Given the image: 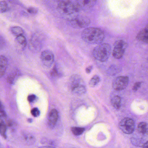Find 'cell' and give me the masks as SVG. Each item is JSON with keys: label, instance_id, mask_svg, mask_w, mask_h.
Masks as SVG:
<instances>
[{"label": "cell", "instance_id": "obj_1", "mask_svg": "<svg viewBox=\"0 0 148 148\" xmlns=\"http://www.w3.org/2000/svg\"><path fill=\"white\" fill-rule=\"evenodd\" d=\"M82 37L87 43L99 44L103 40L105 35L103 31L100 28L90 27L86 28L83 31Z\"/></svg>", "mask_w": 148, "mask_h": 148}, {"label": "cell", "instance_id": "obj_2", "mask_svg": "<svg viewBox=\"0 0 148 148\" xmlns=\"http://www.w3.org/2000/svg\"><path fill=\"white\" fill-rule=\"evenodd\" d=\"M111 51V47L109 44L101 43L94 49L93 56L97 60L101 62H105L108 60Z\"/></svg>", "mask_w": 148, "mask_h": 148}, {"label": "cell", "instance_id": "obj_3", "mask_svg": "<svg viewBox=\"0 0 148 148\" xmlns=\"http://www.w3.org/2000/svg\"><path fill=\"white\" fill-rule=\"evenodd\" d=\"M80 9L76 2L74 3L69 0L61 1L58 4V11L61 14L67 15H70L77 13Z\"/></svg>", "mask_w": 148, "mask_h": 148}, {"label": "cell", "instance_id": "obj_4", "mask_svg": "<svg viewBox=\"0 0 148 148\" xmlns=\"http://www.w3.org/2000/svg\"><path fill=\"white\" fill-rule=\"evenodd\" d=\"M71 91L74 94L82 95L85 93L86 88L82 78L77 75H74L70 78L69 82Z\"/></svg>", "mask_w": 148, "mask_h": 148}, {"label": "cell", "instance_id": "obj_5", "mask_svg": "<svg viewBox=\"0 0 148 148\" xmlns=\"http://www.w3.org/2000/svg\"><path fill=\"white\" fill-rule=\"evenodd\" d=\"M69 23L73 27L77 29L86 28L90 24V20L87 16L78 15L69 19Z\"/></svg>", "mask_w": 148, "mask_h": 148}, {"label": "cell", "instance_id": "obj_6", "mask_svg": "<svg viewBox=\"0 0 148 148\" xmlns=\"http://www.w3.org/2000/svg\"><path fill=\"white\" fill-rule=\"evenodd\" d=\"M127 47V43L122 40H116L114 45L113 56L116 59H121L124 55L125 50Z\"/></svg>", "mask_w": 148, "mask_h": 148}, {"label": "cell", "instance_id": "obj_7", "mask_svg": "<svg viewBox=\"0 0 148 148\" xmlns=\"http://www.w3.org/2000/svg\"><path fill=\"white\" fill-rule=\"evenodd\" d=\"M119 127L124 134H131L135 130V124L134 121L129 117H125L120 122Z\"/></svg>", "mask_w": 148, "mask_h": 148}, {"label": "cell", "instance_id": "obj_8", "mask_svg": "<svg viewBox=\"0 0 148 148\" xmlns=\"http://www.w3.org/2000/svg\"><path fill=\"white\" fill-rule=\"evenodd\" d=\"M129 83V78L126 76L117 77L114 80L112 84L113 88L117 91L123 90L127 87Z\"/></svg>", "mask_w": 148, "mask_h": 148}, {"label": "cell", "instance_id": "obj_9", "mask_svg": "<svg viewBox=\"0 0 148 148\" xmlns=\"http://www.w3.org/2000/svg\"><path fill=\"white\" fill-rule=\"evenodd\" d=\"M41 60L44 66L50 67L54 61V56L53 53L50 50H45L42 53L41 55Z\"/></svg>", "mask_w": 148, "mask_h": 148}, {"label": "cell", "instance_id": "obj_10", "mask_svg": "<svg viewBox=\"0 0 148 148\" xmlns=\"http://www.w3.org/2000/svg\"><path fill=\"white\" fill-rule=\"evenodd\" d=\"M147 137L136 132L131 138V143L136 147H143L147 142Z\"/></svg>", "mask_w": 148, "mask_h": 148}, {"label": "cell", "instance_id": "obj_11", "mask_svg": "<svg viewBox=\"0 0 148 148\" xmlns=\"http://www.w3.org/2000/svg\"><path fill=\"white\" fill-rule=\"evenodd\" d=\"M97 0H76V2L80 9L84 10L92 8L96 3Z\"/></svg>", "mask_w": 148, "mask_h": 148}, {"label": "cell", "instance_id": "obj_12", "mask_svg": "<svg viewBox=\"0 0 148 148\" xmlns=\"http://www.w3.org/2000/svg\"><path fill=\"white\" fill-rule=\"evenodd\" d=\"M39 37L34 36L32 37L29 43V48L30 50L36 52L40 50L41 47V41Z\"/></svg>", "mask_w": 148, "mask_h": 148}, {"label": "cell", "instance_id": "obj_13", "mask_svg": "<svg viewBox=\"0 0 148 148\" xmlns=\"http://www.w3.org/2000/svg\"><path fill=\"white\" fill-rule=\"evenodd\" d=\"M59 118V113L56 109L52 110L48 116V123L51 127H54L56 125Z\"/></svg>", "mask_w": 148, "mask_h": 148}, {"label": "cell", "instance_id": "obj_14", "mask_svg": "<svg viewBox=\"0 0 148 148\" xmlns=\"http://www.w3.org/2000/svg\"><path fill=\"white\" fill-rule=\"evenodd\" d=\"M16 46L20 51L24 50L27 45L26 38L23 35L16 36L15 39Z\"/></svg>", "mask_w": 148, "mask_h": 148}, {"label": "cell", "instance_id": "obj_15", "mask_svg": "<svg viewBox=\"0 0 148 148\" xmlns=\"http://www.w3.org/2000/svg\"><path fill=\"white\" fill-rule=\"evenodd\" d=\"M136 38L139 40L148 44V26L143 28L138 33Z\"/></svg>", "mask_w": 148, "mask_h": 148}, {"label": "cell", "instance_id": "obj_16", "mask_svg": "<svg viewBox=\"0 0 148 148\" xmlns=\"http://www.w3.org/2000/svg\"><path fill=\"white\" fill-rule=\"evenodd\" d=\"M8 66L7 58L3 56H0V77L3 76L5 74Z\"/></svg>", "mask_w": 148, "mask_h": 148}, {"label": "cell", "instance_id": "obj_17", "mask_svg": "<svg viewBox=\"0 0 148 148\" xmlns=\"http://www.w3.org/2000/svg\"><path fill=\"white\" fill-rule=\"evenodd\" d=\"M136 132L143 136H148V123L144 122H142L138 124Z\"/></svg>", "mask_w": 148, "mask_h": 148}, {"label": "cell", "instance_id": "obj_18", "mask_svg": "<svg viewBox=\"0 0 148 148\" xmlns=\"http://www.w3.org/2000/svg\"><path fill=\"white\" fill-rule=\"evenodd\" d=\"M20 74L21 73L18 69L13 70L8 76L7 82L10 84H14L20 75Z\"/></svg>", "mask_w": 148, "mask_h": 148}, {"label": "cell", "instance_id": "obj_19", "mask_svg": "<svg viewBox=\"0 0 148 148\" xmlns=\"http://www.w3.org/2000/svg\"><path fill=\"white\" fill-rule=\"evenodd\" d=\"M111 104L114 108L116 110H119L121 105V99L119 96H114L111 100Z\"/></svg>", "mask_w": 148, "mask_h": 148}, {"label": "cell", "instance_id": "obj_20", "mask_svg": "<svg viewBox=\"0 0 148 148\" xmlns=\"http://www.w3.org/2000/svg\"><path fill=\"white\" fill-rule=\"evenodd\" d=\"M7 126L3 119L1 116L0 115V134L6 138L7 137Z\"/></svg>", "mask_w": 148, "mask_h": 148}, {"label": "cell", "instance_id": "obj_21", "mask_svg": "<svg viewBox=\"0 0 148 148\" xmlns=\"http://www.w3.org/2000/svg\"><path fill=\"white\" fill-rule=\"evenodd\" d=\"M11 32L12 34L16 36L23 34V30L22 28L20 27H14L11 28Z\"/></svg>", "mask_w": 148, "mask_h": 148}, {"label": "cell", "instance_id": "obj_22", "mask_svg": "<svg viewBox=\"0 0 148 148\" xmlns=\"http://www.w3.org/2000/svg\"><path fill=\"white\" fill-rule=\"evenodd\" d=\"M100 80V77L98 75H94L90 81L89 85L90 87H95L99 83Z\"/></svg>", "mask_w": 148, "mask_h": 148}, {"label": "cell", "instance_id": "obj_23", "mask_svg": "<svg viewBox=\"0 0 148 148\" xmlns=\"http://www.w3.org/2000/svg\"><path fill=\"white\" fill-rule=\"evenodd\" d=\"M24 140L26 142L29 144H32L34 143L35 141V138L34 136L31 134H26L24 135Z\"/></svg>", "mask_w": 148, "mask_h": 148}, {"label": "cell", "instance_id": "obj_24", "mask_svg": "<svg viewBox=\"0 0 148 148\" xmlns=\"http://www.w3.org/2000/svg\"><path fill=\"white\" fill-rule=\"evenodd\" d=\"M8 3L5 1H0V13H4L8 10Z\"/></svg>", "mask_w": 148, "mask_h": 148}, {"label": "cell", "instance_id": "obj_25", "mask_svg": "<svg viewBox=\"0 0 148 148\" xmlns=\"http://www.w3.org/2000/svg\"><path fill=\"white\" fill-rule=\"evenodd\" d=\"M84 129L82 127H74L72 128V131L73 134L75 136L81 135L84 132Z\"/></svg>", "mask_w": 148, "mask_h": 148}, {"label": "cell", "instance_id": "obj_26", "mask_svg": "<svg viewBox=\"0 0 148 148\" xmlns=\"http://www.w3.org/2000/svg\"><path fill=\"white\" fill-rule=\"evenodd\" d=\"M119 70L120 69L118 67L115 66H113L110 67L109 69L108 70V74L109 75H114L117 73L119 72Z\"/></svg>", "mask_w": 148, "mask_h": 148}, {"label": "cell", "instance_id": "obj_27", "mask_svg": "<svg viewBox=\"0 0 148 148\" xmlns=\"http://www.w3.org/2000/svg\"><path fill=\"white\" fill-rule=\"evenodd\" d=\"M31 113L32 114V115L34 116V117H37L40 116V111L37 108H34L33 109L31 110Z\"/></svg>", "mask_w": 148, "mask_h": 148}, {"label": "cell", "instance_id": "obj_28", "mask_svg": "<svg viewBox=\"0 0 148 148\" xmlns=\"http://www.w3.org/2000/svg\"><path fill=\"white\" fill-rule=\"evenodd\" d=\"M142 82H136L134 84V86L133 87V90L134 91L136 92L140 88L141 86Z\"/></svg>", "mask_w": 148, "mask_h": 148}, {"label": "cell", "instance_id": "obj_29", "mask_svg": "<svg viewBox=\"0 0 148 148\" xmlns=\"http://www.w3.org/2000/svg\"><path fill=\"white\" fill-rule=\"evenodd\" d=\"M27 11L30 14H36L38 12V10L34 7H29L27 9Z\"/></svg>", "mask_w": 148, "mask_h": 148}, {"label": "cell", "instance_id": "obj_30", "mask_svg": "<svg viewBox=\"0 0 148 148\" xmlns=\"http://www.w3.org/2000/svg\"><path fill=\"white\" fill-rule=\"evenodd\" d=\"M36 97L35 95H29L28 97V101L29 102H33L35 101L36 99Z\"/></svg>", "mask_w": 148, "mask_h": 148}, {"label": "cell", "instance_id": "obj_31", "mask_svg": "<svg viewBox=\"0 0 148 148\" xmlns=\"http://www.w3.org/2000/svg\"><path fill=\"white\" fill-rule=\"evenodd\" d=\"M8 1L10 3L16 4V5H21V2L19 0H8Z\"/></svg>", "mask_w": 148, "mask_h": 148}, {"label": "cell", "instance_id": "obj_32", "mask_svg": "<svg viewBox=\"0 0 148 148\" xmlns=\"http://www.w3.org/2000/svg\"><path fill=\"white\" fill-rule=\"evenodd\" d=\"M4 44H5V40L4 39L2 36H0V48L3 47Z\"/></svg>", "mask_w": 148, "mask_h": 148}, {"label": "cell", "instance_id": "obj_33", "mask_svg": "<svg viewBox=\"0 0 148 148\" xmlns=\"http://www.w3.org/2000/svg\"><path fill=\"white\" fill-rule=\"evenodd\" d=\"M92 68H93V67H92V66H90L87 67L86 69V73L88 74L90 73V72H91V70H92Z\"/></svg>", "mask_w": 148, "mask_h": 148}, {"label": "cell", "instance_id": "obj_34", "mask_svg": "<svg viewBox=\"0 0 148 148\" xmlns=\"http://www.w3.org/2000/svg\"><path fill=\"white\" fill-rule=\"evenodd\" d=\"M142 148H148V140L144 143V145L142 147Z\"/></svg>", "mask_w": 148, "mask_h": 148}, {"label": "cell", "instance_id": "obj_35", "mask_svg": "<svg viewBox=\"0 0 148 148\" xmlns=\"http://www.w3.org/2000/svg\"><path fill=\"white\" fill-rule=\"evenodd\" d=\"M39 148H55L53 147H40Z\"/></svg>", "mask_w": 148, "mask_h": 148}, {"label": "cell", "instance_id": "obj_36", "mask_svg": "<svg viewBox=\"0 0 148 148\" xmlns=\"http://www.w3.org/2000/svg\"><path fill=\"white\" fill-rule=\"evenodd\" d=\"M32 121H33V120H32L31 119H29L28 120V121L29 123L32 122Z\"/></svg>", "mask_w": 148, "mask_h": 148}]
</instances>
